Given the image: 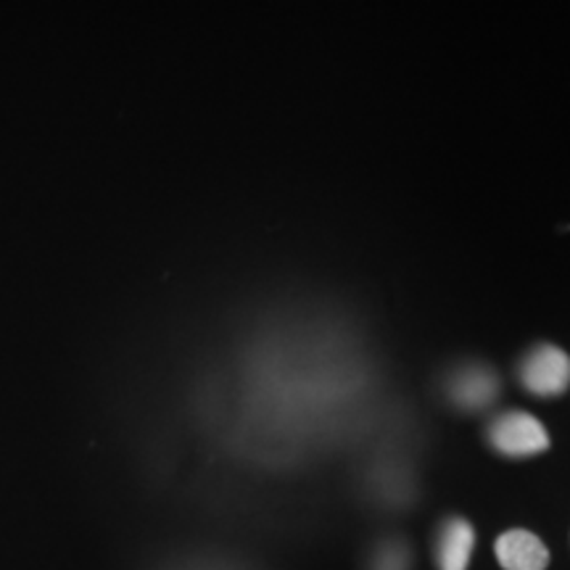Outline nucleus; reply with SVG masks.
<instances>
[{
	"label": "nucleus",
	"instance_id": "obj_1",
	"mask_svg": "<svg viewBox=\"0 0 570 570\" xmlns=\"http://www.w3.org/2000/svg\"><path fill=\"white\" fill-rule=\"evenodd\" d=\"M489 444L504 458H533L550 449V433L529 412L512 410L489 425Z\"/></svg>",
	"mask_w": 570,
	"mask_h": 570
},
{
	"label": "nucleus",
	"instance_id": "obj_2",
	"mask_svg": "<svg viewBox=\"0 0 570 570\" xmlns=\"http://www.w3.org/2000/svg\"><path fill=\"white\" fill-rule=\"evenodd\" d=\"M520 383L533 396H562L570 389V356L552 344L533 346L520 360Z\"/></svg>",
	"mask_w": 570,
	"mask_h": 570
},
{
	"label": "nucleus",
	"instance_id": "obj_3",
	"mask_svg": "<svg viewBox=\"0 0 570 570\" xmlns=\"http://www.w3.org/2000/svg\"><path fill=\"white\" fill-rule=\"evenodd\" d=\"M497 560L504 570H544L550 566V550L537 533L512 529L497 539Z\"/></svg>",
	"mask_w": 570,
	"mask_h": 570
},
{
	"label": "nucleus",
	"instance_id": "obj_4",
	"mask_svg": "<svg viewBox=\"0 0 570 570\" xmlns=\"http://www.w3.org/2000/svg\"><path fill=\"white\" fill-rule=\"evenodd\" d=\"M475 547V531L465 518L444 520L436 541V560L441 570H468Z\"/></svg>",
	"mask_w": 570,
	"mask_h": 570
},
{
	"label": "nucleus",
	"instance_id": "obj_5",
	"mask_svg": "<svg viewBox=\"0 0 570 570\" xmlns=\"http://www.w3.org/2000/svg\"><path fill=\"white\" fill-rule=\"evenodd\" d=\"M497 377L494 373H487V370L473 367L470 373H462L454 383V399L462 404V407H483L491 399L497 396Z\"/></svg>",
	"mask_w": 570,
	"mask_h": 570
}]
</instances>
